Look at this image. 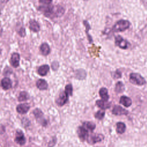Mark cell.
<instances>
[{
  "mask_svg": "<svg viewBox=\"0 0 147 147\" xmlns=\"http://www.w3.org/2000/svg\"><path fill=\"white\" fill-rule=\"evenodd\" d=\"M130 23L129 21L126 20H120L116 22L113 26V30L114 32H123L128 29L130 26Z\"/></svg>",
  "mask_w": 147,
  "mask_h": 147,
  "instance_id": "1",
  "label": "cell"
},
{
  "mask_svg": "<svg viewBox=\"0 0 147 147\" xmlns=\"http://www.w3.org/2000/svg\"><path fill=\"white\" fill-rule=\"evenodd\" d=\"M129 80L131 83L137 86H143L146 83L145 79L138 73H131L129 75Z\"/></svg>",
  "mask_w": 147,
  "mask_h": 147,
  "instance_id": "2",
  "label": "cell"
},
{
  "mask_svg": "<svg viewBox=\"0 0 147 147\" xmlns=\"http://www.w3.org/2000/svg\"><path fill=\"white\" fill-rule=\"evenodd\" d=\"M33 113L37 121L38 122H39L41 125H42L44 126H45L47 125V121L44 117V114H43L42 111L40 109H39L38 108L35 109L33 110Z\"/></svg>",
  "mask_w": 147,
  "mask_h": 147,
  "instance_id": "3",
  "label": "cell"
},
{
  "mask_svg": "<svg viewBox=\"0 0 147 147\" xmlns=\"http://www.w3.org/2000/svg\"><path fill=\"white\" fill-rule=\"evenodd\" d=\"M115 44L117 46L123 49H127L129 45L127 41L122 38L120 35H117L115 37Z\"/></svg>",
  "mask_w": 147,
  "mask_h": 147,
  "instance_id": "4",
  "label": "cell"
},
{
  "mask_svg": "<svg viewBox=\"0 0 147 147\" xmlns=\"http://www.w3.org/2000/svg\"><path fill=\"white\" fill-rule=\"evenodd\" d=\"M68 100V95L65 91H61L56 99V103L59 106H63L67 103Z\"/></svg>",
  "mask_w": 147,
  "mask_h": 147,
  "instance_id": "5",
  "label": "cell"
},
{
  "mask_svg": "<svg viewBox=\"0 0 147 147\" xmlns=\"http://www.w3.org/2000/svg\"><path fill=\"white\" fill-rule=\"evenodd\" d=\"M77 133H78V137L81 141H84L86 139H88V130L86 129H85L83 126L78 127Z\"/></svg>",
  "mask_w": 147,
  "mask_h": 147,
  "instance_id": "6",
  "label": "cell"
},
{
  "mask_svg": "<svg viewBox=\"0 0 147 147\" xmlns=\"http://www.w3.org/2000/svg\"><path fill=\"white\" fill-rule=\"evenodd\" d=\"M15 142L20 145H24L26 142V139L24 136V134L21 130H17L16 131Z\"/></svg>",
  "mask_w": 147,
  "mask_h": 147,
  "instance_id": "7",
  "label": "cell"
},
{
  "mask_svg": "<svg viewBox=\"0 0 147 147\" xmlns=\"http://www.w3.org/2000/svg\"><path fill=\"white\" fill-rule=\"evenodd\" d=\"M20 54L16 52L12 53L10 59V63L14 68H17L20 64Z\"/></svg>",
  "mask_w": 147,
  "mask_h": 147,
  "instance_id": "8",
  "label": "cell"
},
{
  "mask_svg": "<svg viewBox=\"0 0 147 147\" xmlns=\"http://www.w3.org/2000/svg\"><path fill=\"white\" fill-rule=\"evenodd\" d=\"M112 113L115 115H127L129 113V112L127 110L123 109L121 106L115 105L113 109Z\"/></svg>",
  "mask_w": 147,
  "mask_h": 147,
  "instance_id": "9",
  "label": "cell"
},
{
  "mask_svg": "<svg viewBox=\"0 0 147 147\" xmlns=\"http://www.w3.org/2000/svg\"><path fill=\"white\" fill-rule=\"evenodd\" d=\"M30 109V105L29 103H24L19 104L16 107V110L17 113L21 114H26Z\"/></svg>",
  "mask_w": 147,
  "mask_h": 147,
  "instance_id": "10",
  "label": "cell"
},
{
  "mask_svg": "<svg viewBox=\"0 0 147 147\" xmlns=\"http://www.w3.org/2000/svg\"><path fill=\"white\" fill-rule=\"evenodd\" d=\"M96 105L102 110H106L111 106V103L103 100H97L95 102Z\"/></svg>",
  "mask_w": 147,
  "mask_h": 147,
  "instance_id": "11",
  "label": "cell"
},
{
  "mask_svg": "<svg viewBox=\"0 0 147 147\" xmlns=\"http://www.w3.org/2000/svg\"><path fill=\"white\" fill-rule=\"evenodd\" d=\"M119 103L125 107H129L131 105L132 101H131V99L129 97L126 96L125 95H122L120 98Z\"/></svg>",
  "mask_w": 147,
  "mask_h": 147,
  "instance_id": "12",
  "label": "cell"
},
{
  "mask_svg": "<svg viewBox=\"0 0 147 147\" xmlns=\"http://www.w3.org/2000/svg\"><path fill=\"white\" fill-rule=\"evenodd\" d=\"M12 83L10 79L9 78H3L1 80V86L2 88L5 90H7L10 89L11 87Z\"/></svg>",
  "mask_w": 147,
  "mask_h": 147,
  "instance_id": "13",
  "label": "cell"
},
{
  "mask_svg": "<svg viewBox=\"0 0 147 147\" xmlns=\"http://www.w3.org/2000/svg\"><path fill=\"white\" fill-rule=\"evenodd\" d=\"M37 87L40 90H46L48 88V84L47 82L42 79H40L36 82Z\"/></svg>",
  "mask_w": 147,
  "mask_h": 147,
  "instance_id": "14",
  "label": "cell"
},
{
  "mask_svg": "<svg viewBox=\"0 0 147 147\" xmlns=\"http://www.w3.org/2000/svg\"><path fill=\"white\" fill-rule=\"evenodd\" d=\"M29 29L34 32H38L40 30V26L37 21L34 20L29 21Z\"/></svg>",
  "mask_w": 147,
  "mask_h": 147,
  "instance_id": "15",
  "label": "cell"
},
{
  "mask_svg": "<svg viewBox=\"0 0 147 147\" xmlns=\"http://www.w3.org/2000/svg\"><path fill=\"white\" fill-rule=\"evenodd\" d=\"M49 66L48 64H44L40 66L37 69V73L40 76H44L47 74L49 71Z\"/></svg>",
  "mask_w": 147,
  "mask_h": 147,
  "instance_id": "16",
  "label": "cell"
},
{
  "mask_svg": "<svg viewBox=\"0 0 147 147\" xmlns=\"http://www.w3.org/2000/svg\"><path fill=\"white\" fill-rule=\"evenodd\" d=\"M40 51L42 55L47 56L50 53L51 49L49 45L47 43L44 42L41 44L40 46Z\"/></svg>",
  "mask_w": 147,
  "mask_h": 147,
  "instance_id": "17",
  "label": "cell"
},
{
  "mask_svg": "<svg viewBox=\"0 0 147 147\" xmlns=\"http://www.w3.org/2000/svg\"><path fill=\"white\" fill-rule=\"evenodd\" d=\"M99 94L102 98V100L107 101L109 99V95L108 94L107 89L105 87H102L100 88Z\"/></svg>",
  "mask_w": 147,
  "mask_h": 147,
  "instance_id": "18",
  "label": "cell"
},
{
  "mask_svg": "<svg viewBox=\"0 0 147 147\" xmlns=\"http://www.w3.org/2000/svg\"><path fill=\"white\" fill-rule=\"evenodd\" d=\"M103 139V136L102 134H94L91 135V136L89 138L90 143L95 144L98 142L101 141Z\"/></svg>",
  "mask_w": 147,
  "mask_h": 147,
  "instance_id": "19",
  "label": "cell"
},
{
  "mask_svg": "<svg viewBox=\"0 0 147 147\" xmlns=\"http://www.w3.org/2000/svg\"><path fill=\"white\" fill-rule=\"evenodd\" d=\"M82 126H83L85 129H86L88 131H93L96 127V125L94 123L92 122H88V121H86L84 122L83 123V125Z\"/></svg>",
  "mask_w": 147,
  "mask_h": 147,
  "instance_id": "20",
  "label": "cell"
},
{
  "mask_svg": "<svg viewBox=\"0 0 147 147\" xmlns=\"http://www.w3.org/2000/svg\"><path fill=\"white\" fill-rule=\"evenodd\" d=\"M116 126H117L116 131L118 134H122L125 131L126 125L123 122H119L117 123Z\"/></svg>",
  "mask_w": 147,
  "mask_h": 147,
  "instance_id": "21",
  "label": "cell"
},
{
  "mask_svg": "<svg viewBox=\"0 0 147 147\" xmlns=\"http://www.w3.org/2000/svg\"><path fill=\"white\" fill-rule=\"evenodd\" d=\"M125 90V85L123 83L119 81L115 84V91L117 93H122Z\"/></svg>",
  "mask_w": 147,
  "mask_h": 147,
  "instance_id": "22",
  "label": "cell"
},
{
  "mask_svg": "<svg viewBox=\"0 0 147 147\" xmlns=\"http://www.w3.org/2000/svg\"><path fill=\"white\" fill-rule=\"evenodd\" d=\"M29 99V95L26 91H21L19 94V96L18 97V100L20 102L26 101Z\"/></svg>",
  "mask_w": 147,
  "mask_h": 147,
  "instance_id": "23",
  "label": "cell"
},
{
  "mask_svg": "<svg viewBox=\"0 0 147 147\" xmlns=\"http://www.w3.org/2000/svg\"><path fill=\"white\" fill-rule=\"evenodd\" d=\"M83 24L84 25V26H86V34H87V36L88 37V41H89V42L90 43H91L92 42V37L90 36V35L88 34V30L90 29H91V28H90V26L88 22V21H86V20H84L83 21Z\"/></svg>",
  "mask_w": 147,
  "mask_h": 147,
  "instance_id": "24",
  "label": "cell"
},
{
  "mask_svg": "<svg viewBox=\"0 0 147 147\" xmlns=\"http://www.w3.org/2000/svg\"><path fill=\"white\" fill-rule=\"evenodd\" d=\"M64 91L68 96H72L73 92V87L71 84H67L65 87Z\"/></svg>",
  "mask_w": 147,
  "mask_h": 147,
  "instance_id": "25",
  "label": "cell"
},
{
  "mask_svg": "<svg viewBox=\"0 0 147 147\" xmlns=\"http://www.w3.org/2000/svg\"><path fill=\"white\" fill-rule=\"evenodd\" d=\"M105 115V111L104 110H98L94 115L95 118L99 119V120H101L102 119Z\"/></svg>",
  "mask_w": 147,
  "mask_h": 147,
  "instance_id": "26",
  "label": "cell"
},
{
  "mask_svg": "<svg viewBox=\"0 0 147 147\" xmlns=\"http://www.w3.org/2000/svg\"><path fill=\"white\" fill-rule=\"evenodd\" d=\"M111 75H112V77L114 79H118V78H120L122 76L121 72L119 69H117L115 72L112 73Z\"/></svg>",
  "mask_w": 147,
  "mask_h": 147,
  "instance_id": "27",
  "label": "cell"
},
{
  "mask_svg": "<svg viewBox=\"0 0 147 147\" xmlns=\"http://www.w3.org/2000/svg\"><path fill=\"white\" fill-rule=\"evenodd\" d=\"M18 34H19L20 36H21V37H24V36H25V34H26L25 28H24V27H21V28L20 29V30H18Z\"/></svg>",
  "mask_w": 147,
  "mask_h": 147,
  "instance_id": "28",
  "label": "cell"
},
{
  "mask_svg": "<svg viewBox=\"0 0 147 147\" xmlns=\"http://www.w3.org/2000/svg\"><path fill=\"white\" fill-rule=\"evenodd\" d=\"M59 63L57 61H53L52 63V68L53 69V70H57V68H59Z\"/></svg>",
  "mask_w": 147,
  "mask_h": 147,
  "instance_id": "29",
  "label": "cell"
},
{
  "mask_svg": "<svg viewBox=\"0 0 147 147\" xmlns=\"http://www.w3.org/2000/svg\"><path fill=\"white\" fill-rule=\"evenodd\" d=\"M55 143H56V140H51V141L49 142L48 146H49V147H53V146L55 145Z\"/></svg>",
  "mask_w": 147,
  "mask_h": 147,
  "instance_id": "30",
  "label": "cell"
}]
</instances>
